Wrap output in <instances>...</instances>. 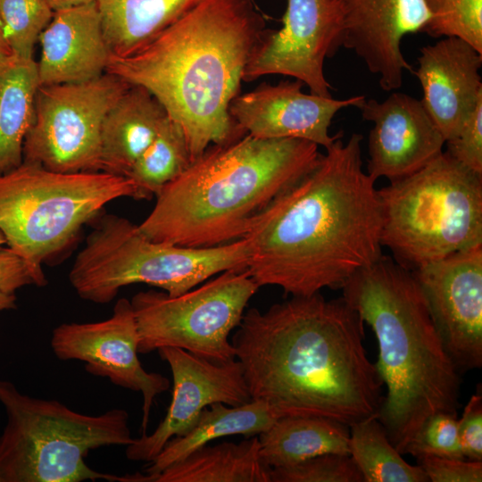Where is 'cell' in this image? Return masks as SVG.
Returning <instances> with one entry per match:
<instances>
[{"label": "cell", "mask_w": 482, "mask_h": 482, "mask_svg": "<svg viewBox=\"0 0 482 482\" xmlns=\"http://www.w3.org/2000/svg\"><path fill=\"white\" fill-rule=\"evenodd\" d=\"M363 320L320 293L251 308L231 344L252 400L278 415L316 416L349 427L377 416L382 386L363 345Z\"/></svg>", "instance_id": "1"}, {"label": "cell", "mask_w": 482, "mask_h": 482, "mask_svg": "<svg viewBox=\"0 0 482 482\" xmlns=\"http://www.w3.org/2000/svg\"><path fill=\"white\" fill-rule=\"evenodd\" d=\"M337 138L315 166L273 199L244 238L245 270L292 296L341 288L382 255L381 207L362 169V135Z\"/></svg>", "instance_id": "2"}, {"label": "cell", "mask_w": 482, "mask_h": 482, "mask_svg": "<svg viewBox=\"0 0 482 482\" xmlns=\"http://www.w3.org/2000/svg\"><path fill=\"white\" fill-rule=\"evenodd\" d=\"M265 30L254 0H201L137 52L111 54L105 72L162 104L182 129L192 162L209 145L246 134L229 108Z\"/></svg>", "instance_id": "3"}, {"label": "cell", "mask_w": 482, "mask_h": 482, "mask_svg": "<svg viewBox=\"0 0 482 482\" xmlns=\"http://www.w3.org/2000/svg\"><path fill=\"white\" fill-rule=\"evenodd\" d=\"M343 298L373 330L374 364L386 394L377 413L403 454L431 415H457L460 372L448 354L411 270L381 255L342 286Z\"/></svg>", "instance_id": "4"}, {"label": "cell", "mask_w": 482, "mask_h": 482, "mask_svg": "<svg viewBox=\"0 0 482 482\" xmlns=\"http://www.w3.org/2000/svg\"><path fill=\"white\" fill-rule=\"evenodd\" d=\"M319 145L245 134L211 145L156 195L139 230L149 239L209 247L243 238L255 217L318 162Z\"/></svg>", "instance_id": "5"}, {"label": "cell", "mask_w": 482, "mask_h": 482, "mask_svg": "<svg viewBox=\"0 0 482 482\" xmlns=\"http://www.w3.org/2000/svg\"><path fill=\"white\" fill-rule=\"evenodd\" d=\"M378 195L381 245L411 270L482 244V174L445 151Z\"/></svg>", "instance_id": "6"}, {"label": "cell", "mask_w": 482, "mask_h": 482, "mask_svg": "<svg viewBox=\"0 0 482 482\" xmlns=\"http://www.w3.org/2000/svg\"><path fill=\"white\" fill-rule=\"evenodd\" d=\"M0 403L7 417L0 435L1 482L117 481L91 469L85 458L92 450L133 442L124 409L84 414L56 400L24 395L4 379Z\"/></svg>", "instance_id": "7"}, {"label": "cell", "mask_w": 482, "mask_h": 482, "mask_svg": "<svg viewBox=\"0 0 482 482\" xmlns=\"http://www.w3.org/2000/svg\"><path fill=\"white\" fill-rule=\"evenodd\" d=\"M245 238L209 247H189L147 238L128 219L106 214L86 239L69 273L79 296L111 302L119 290L146 284L171 296L184 294L229 270H245Z\"/></svg>", "instance_id": "8"}, {"label": "cell", "mask_w": 482, "mask_h": 482, "mask_svg": "<svg viewBox=\"0 0 482 482\" xmlns=\"http://www.w3.org/2000/svg\"><path fill=\"white\" fill-rule=\"evenodd\" d=\"M135 196L128 177L61 173L22 162L0 175V230L28 264L35 286L44 287V262L65 251L106 204Z\"/></svg>", "instance_id": "9"}, {"label": "cell", "mask_w": 482, "mask_h": 482, "mask_svg": "<svg viewBox=\"0 0 482 482\" xmlns=\"http://www.w3.org/2000/svg\"><path fill=\"white\" fill-rule=\"evenodd\" d=\"M258 289L246 270L232 269L179 295L137 293L130 303L138 353L170 346L217 363L235 359L229 337Z\"/></svg>", "instance_id": "10"}, {"label": "cell", "mask_w": 482, "mask_h": 482, "mask_svg": "<svg viewBox=\"0 0 482 482\" xmlns=\"http://www.w3.org/2000/svg\"><path fill=\"white\" fill-rule=\"evenodd\" d=\"M130 86L107 72L84 82L39 86L23 162L61 173L100 171L104 119Z\"/></svg>", "instance_id": "11"}, {"label": "cell", "mask_w": 482, "mask_h": 482, "mask_svg": "<svg viewBox=\"0 0 482 482\" xmlns=\"http://www.w3.org/2000/svg\"><path fill=\"white\" fill-rule=\"evenodd\" d=\"M283 26L266 29L244 69L242 81L280 74L300 80L310 93L332 97L324 62L343 46L345 23L337 0H286Z\"/></svg>", "instance_id": "12"}, {"label": "cell", "mask_w": 482, "mask_h": 482, "mask_svg": "<svg viewBox=\"0 0 482 482\" xmlns=\"http://www.w3.org/2000/svg\"><path fill=\"white\" fill-rule=\"evenodd\" d=\"M138 331L130 300L119 299L112 315L102 321L62 323L53 330L51 347L63 361L84 362L86 370L107 378L123 388L143 395L142 435L146 434L152 405L170 387L169 379L148 372L137 353Z\"/></svg>", "instance_id": "13"}, {"label": "cell", "mask_w": 482, "mask_h": 482, "mask_svg": "<svg viewBox=\"0 0 482 482\" xmlns=\"http://www.w3.org/2000/svg\"><path fill=\"white\" fill-rule=\"evenodd\" d=\"M459 372L482 366V244L411 270Z\"/></svg>", "instance_id": "14"}, {"label": "cell", "mask_w": 482, "mask_h": 482, "mask_svg": "<svg viewBox=\"0 0 482 482\" xmlns=\"http://www.w3.org/2000/svg\"><path fill=\"white\" fill-rule=\"evenodd\" d=\"M157 351L171 370V402L152 434L141 435L126 446L125 454L130 461H152L170 439L187 434L211 404L237 406L252 400L242 366L236 358L217 363L177 347L165 346Z\"/></svg>", "instance_id": "15"}, {"label": "cell", "mask_w": 482, "mask_h": 482, "mask_svg": "<svg viewBox=\"0 0 482 482\" xmlns=\"http://www.w3.org/2000/svg\"><path fill=\"white\" fill-rule=\"evenodd\" d=\"M300 80H283L277 85L263 83L237 96L229 112L245 133L259 138H299L324 148L343 136L329 134L336 113L347 107H360L364 96L346 99L322 97L302 91Z\"/></svg>", "instance_id": "16"}, {"label": "cell", "mask_w": 482, "mask_h": 482, "mask_svg": "<svg viewBox=\"0 0 482 482\" xmlns=\"http://www.w3.org/2000/svg\"><path fill=\"white\" fill-rule=\"evenodd\" d=\"M362 118L373 122L367 173L376 181L407 177L438 157L445 140L420 100L395 92L386 100H365Z\"/></svg>", "instance_id": "17"}, {"label": "cell", "mask_w": 482, "mask_h": 482, "mask_svg": "<svg viewBox=\"0 0 482 482\" xmlns=\"http://www.w3.org/2000/svg\"><path fill=\"white\" fill-rule=\"evenodd\" d=\"M341 7L343 46L353 51L378 77L385 91L399 88L412 72L401 50L403 37L424 32L429 13L423 0H337Z\"/></svg>", "instance_id": "18"}, {"label": "cell", "mask_w": 482, "mask_h": 482, "mask_svg": "<svg viewBox=\"0 0 482 482\" xmlns=\"http://www.w3.org/2000/svg\"><path fill=\"white\" fill-rule=\"evenodd\" d=\"M412 73L420 100L445 141L453 137L482 101V54L468 42L448 37L420 48Z\"/></svg>", "instance_id": "19"}, {"label": "cell", "mask_w": 482, "mask_h": 482, "mask_svg": "<svg viewBox=\"0 0 482 482\" xmlns=\"http://www.w3.org/2000/svg\"><path fill=\"white\" fill-rule=\"evenodd\" d=\"M39 39L40 86L84 82L105 73L111 51L96 1L54 12Z\"/></svg>", "instance_id": "20"}, {"label": "cell", "mask_w": 482, "mask_h": 482, "mask_svg": "<svg viewBox=\"0 0 482 482\" xmlns=\"http://www.w3.org/2000/svg\"><path fill=\"white\" fill-rule=\"evenodd\" d=\"M168 114L145 87L131 85L106 113L100 136V171L127 177Z\"/></svg>", "instance_id": "21"}, {"label": "cell", "mask_w": 482, "mask_h": 482, "mask_svg": "<svg viewBox=\"0 0 482 482\" xmlns=\"http://www.w3.org/2000/svg\"><path fill=\"white\" fill-rule=\"evenodd\" d=\"M258 436L237 444L204 445L156 475L135 473L123 482H270L260 458Z\"/></svg>", "instance_id": "22"}, {"label": "cell", "mask_w": 482, "mask_h": 482, "mask_svg": "<svg viewBox=\"0 0 482 482\" xmlns=\"http://www.w3.org/2000/svg\"><path fill=\"white\" fill-rule=\"evenodd\" d=\"M347 428L323 417H280L258 435L261 461L271 469L325 453L349 454Z\"/></svg>", "instance_id": "23"}, {"label": "cell", "mask_w": 482, "mask_h": 482, "mask_svg": "<svg viewBox=\"0 0 482 482\" xmlns=\"http://www.w3.org/2000/svg\"><path fill=\"white\" fill-rule=\"evenodd\" d=\"M201 0H96L111 54L137 52Z\"/></svg>", "instance_id": "24"}, {"label": "cell", "mask_w": 482, "mask_h": 482, "mask_svg": "<svg viewBox=\"0 0 482 482\" xmlns=\"http://www.w3.org/2000/svg\"><path fill=\"white\" fill-rule=\"evenodd\" d=\"M277 419L278 415L269 405L259 400L237 406L212 403L203 410L195 425L187 434L170 439L145 471L149 476L156 475L217 438L234 435L257 436Z\"/></svg>", "instance_id": "25"}, {"label": "cell", "mask_w": 482, "mask_h": 482, "mask_svg": "<svg viewBox=\"0 0 482 482\" xmlns=\"http://www.w3.org/2000/svg\"><path fill=\"white\" fill-rule=\"evenodd\" d=\"M37 63L13 56L0 68V175L23 162V143L35 119Z\"/></svg>", "instance_id": "26"}, {"label": "cell", "mask_w": 482, "mask_h": 482, "mask_svg": "<svg viewBox=\"0 0 482 482\" xmlns=\"http://www.w3.org/2000/svg\"><path fill=\"white\" fill-rule=\"evenodd\" d=\"M349 454L364 482H428L422 468L404 461L377 416L350 425Z\"/></svg>", "instance_id": "27"}, {"label": "cell", "mask_w": 482, "mask_h": 482, "mask_svg": "<svg viewBox=\"0 0 482 482\" xmlns=\"http://www.w3.org/2000/svg\"><path fill=\"white\" fill-rule=\"evenodd\" d=\"M191 163L185 135L169 116L128 174L137 200L151 199Z\"/></svg>", "instance_id": "28"}, {"label": "cell", "mask_w": 482, "mask_h": 482, "mask_svg": "<svg viewBox=\"0 0 482 482\" xmlns=\"http://www.w3.org/2000/svg\"><path fill=\"white\" fill-rule=\"evenodd\" d=\"M429 13L424 33L461 38L482 54V0H423Z\"/></svg>", "instance_id": "29"}, {"label": "cell", "mask_w": 482, "mask_h": 482, "mask_svg": "<svg viewBox=\"0 0 482 482\" xmlns=\"http://www.w3.org/2000/svg\"><path fill=\"white\" fill-rule=\"evenodd\" d=\"M53 16L46 0H0V20L14 56L33 59L35 44Z\"/></svg>", "instance_id": "30"}, {"label": "cell", "mask_w": 482, "mask_h": 482, "mask_svg": "<svg viewBox=\"0 0 482 482\" xmlns=\"http://www.w3.org/2000/svg\"><path fill=\"white\" fill-rule=\"evenodd\" d=\"M270 482H364L350 454L325 453L294 465L271 468Z\"/></svg>", "instance_id": "31"}, {"label": "cell", "mask_w": 482, "mask_h": 482, "mask_svg": "<svg viewBox=\"0 0 482 482\" xmlns=\"http://www.w3.org/2000/svg\"><path fill=\"white\" fill-rule=\"evenodd\" d=\"M416 459L424 455L465 459L458 435L457 415L439 412L428 417L410 443L403 454Z\"/></svg>", "instance_id": "32"}, {"label": "cell", "mask_w": 482, "mask_h": 482, "mask_svg": "<svg viewBox=\"0 0 482 482\" xmlns=\"http://www.w3.org/2000/svg\"><path fill=\"white\" fill-rule=\"evenodd\" d=\"M445 145V153L466 168L482 174V101Z\"/></svg>", "instance_id": "33"}, {"label": "cell", "mask_w": 482, "mask_h": 482, "mask_svg": "<svg viewBox=\"0 0 482 482\" xmlns=\"http://www.w3.org/2000/svg\"><path fill=\"white\" fill-rule=\"evenodd\" d=\"M429 481L481 482L482 461L424 455L417 458Z\"/></svg>", "instance_id": "34"}, {"label": "cell", "mask_w": 482, "mask_h": 482, "mask_svg": "<svg viewBox=\"0 0 482 482\" xmlns=\"http://www.w3.org/2000/svg\"><path fill=\"white\" fill-rule=\"evenodd\" d=\"M458 435L463 457L482 461V396L473 395L458 420Z\"/></svg>", "instance_id": "35"}, {"label": "cell", "mask_w": 482, "mask_h": 482, "mask_svg": "<svg viewBox=\"0 0 482 482\" xmlns=\"http://www.w3.org/2000/svg\"><path fill=\"white\" fill-rule=\"evenodd\" d=\"M29 285L35 280L24 259L10 247L0 248V291L15 294Z\"/></svg>", "instance_id": "36"}, {"label": "cell", "mask_w": 482, "mask_h": 482, "mask_svg": "<svg viewBox=\"0 0 482 482\" xmlns=\"http://www.w3.org/2000/svg\"><path fill=\"white\" fill-rule=\"evenodd\" d=\"M13 56L0 20V68L4 66Z\"/></svg>", "instance_id": "37"}, {"label": "cell", "mask_w": 482, "mask_h": 482, "mask_svg": "<svg viewBox=\"0 0 482 482\" xmlns=\"http://www.w3.org/2000/svg\"><path fill=\"white\" fill-rule=\"evenodd\" d=\"M48 5L51 7V9L54 12L67 9L85 4H88L91 2H95L96 0H46Z\"/></svg>", "instance_id": "38"}, {"label": "cell", "mask_w": 482, "mask_h": 482, "mask_svg": "<svg viewBox=\"0 0 482 482\" xmlns=\"http://www.w3.org/2000/svg\"><path fill=\"white\" fill-rule=\"evenodd\" d=\"M15 294L4 293L0 291V312L16 308Z\"/></svg>", "instance_id": "39"}, {"label": "cell", "mask_w": 482, "mask_h": 482, "mask_svg": "<svg viewBox=\"0 0 482 482\" xmlns=\"http://www.w3.org/2000/svg\"><path fill=\"white\" fill-rule=\"evenodd\" d=\"M4 244H6V240H5L3 233L0 230V247Z\"/></svg>", "instance_id": "40"}, {"label": "cell", "mask_w": 482, "mask_h": 482, "mask_svg": "<svg viewBox=\"0 0 482 482\" xmlns=\"http://www.w3.org/2000/svg\"><path fill=\"white\" fill-rule=\"evenodd\" d=\"M0 482H1V480H0Z\"/></svg>", "instance_id": "41"}]
</instances>
